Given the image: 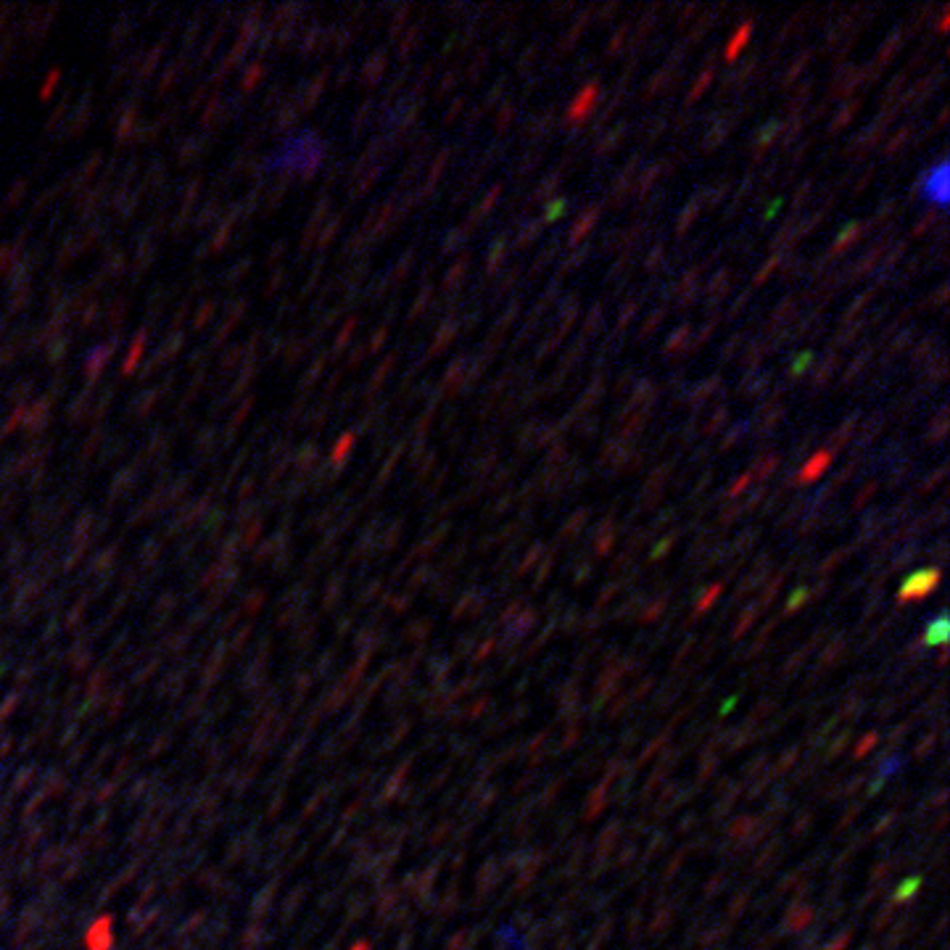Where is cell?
<instances>
[{
	"instance_id": "obj_1",
	"label": "cell",
	"mask_w": 950,
	"mask_h": 950,
	"mask_svg": "<svg viewBox=\"0 0 950 950\" xmlns=\"http://www.w3.org/2000/svg\"><path fill=\"white\" fill-rule=\"evenodd\" d=\"M940 581H943V573H940L937 568L916 570V573H911V576L903 581V586H900V592H898V600L900 602L924 600V597H929V594L935 592L937 586H940Z\"/></svg>"
},
{
	"instance_id": "obj_2",
	"label": "cell",
	"mask_w": 950,
	"mask_h": 950,
	"mask_svg": "<svg viewBox=\"0 0 950 950\" xmlns=\"http://www.w3.org/2000/svg\"><path fill=\"white\" fill-rule=\"evenodd\" d=\"M948 175V161H940L935 169H929V175L924 177V185H921V188H924V196H927L929 201H935L937 206L948 204Z\"/></svg>"
},
{
	"instance_id": "obj_3",
	"label": "cell",
	"mask_w": 950,
	"mask_h": 950,
	"mask_svg": "<svg viewBox=\"0 0 950 950\" xmlns=\"http://www.w3.org/2000/svg\"><path fill=\"white\" fill-rule=\"evenodd\" d=\"M597 95H600V85H597V82L586 85V88L581 90V93L573 98V103L568 106V119L581 122V119L589 117V114L594 111V103H597Z\"/></svg>"
},
{
	"instance_id": "obj_4",
	"label": "cell",
	"mask_w": 950,
	"mask_h": 950,
	"mask_svg": "<svg viewBox=\"0 0 950 950\" xmlns=\"http://www.w3.org/2000/svg\"><path fill=\"white\" fill-rule=\"evenodd\" d=\"M832 462H834V452L832 449H824V452H816L811 457V460L805 462L803 465V470H800V475H797V481L800 483H813L816 481V478H821V475L826 473V470L832 468Z\"/></svg>"
},
{
	"instance_id": "obj_5",
	"label": "cell",
	"mask_w": 950,
	"mask_h": 950,
	"mask_svg": "<svg viewBox=\"0 0 950 950\" xmlns=\"http://www.w3.org/2000/svg\"><path fill=\"white\" fill-rule=\"evenodd\" d=\"M948 639H950L948 615H940L935 623H929V626H927L924 642H927L929 647H945V644H948Z\"/></svg>"
},
{
	"instance_id": "obj_6",
	"label": "cell",
	"mask_w": 950,
	"mask_h": 950,
	"mask_svg": "<svg viewBox=\"0 0 950 950\" xmlns=\"http://www.w3.org/2000/svg\"><path fill=\"white\" fill-rule=\"evenodd\" d=\"M750 35H753V24L750 22H745L742 24V27H739L737 32H734V35H731V40H729V45H726V61H734L739 56V51H742V48H745V43L747 40H750Z\"/></svg>"
},
{
	"instance_id": "obj_7",
	"label": "cell",
	"mask_w": 950,
	"mask_h": 950,
	"mask_svg": "<svg viewBox=\"0 0 950 950\" xmlns=\"http://www.w3.org/2000/svg\"><path fill=\"white\" fill-rule=\"evenodd\" d=\"M594 222H597V209H586V214L578 220V225L573 227V233H570V243L581 241V238L586 235V230H589V225H594Z\"/></svg>"
},
{
	"instance_id": "obj_8",
	"label": "cell",
	"mask_w": 950,
	"mask_h": 950,
	"mask_svg": "<svg viewBox=\"0 0 950 950\" xmlns=\"http://www.w3.org/2000/svg\"><path fill=\"white\" fill-rule=\"evenodd\" d=\"M919 885H921V877H911V879H906V882H903V885L898 887V890H895V903H906V900H911L916 895V890H919Z\"/></svg>"
},
{
	"instance_id": "obj_9",
	"label": "cell",
	"mask_w": 950,
	"mask_h": 950,
	"mask_svg": "<svg viewBox=\"0 0 950 950\" xmlns=\"http://www.w3.org/2000/svg\"><path fill=\"white\" fill-rule=\"evenodd\" d=\"M858 230H861V225H858V222H850L848 230H842L840 241H837V246H834V251H840L842 246H848V243H853V238H855V235H858Z\"/></svg>"
},
{
	"instance_id": "obj_10",
	"label": "cell",
	"mask_w": 950,
	"mask_h": 950,
	"mask_svg": "<svg viewBox=\"0 0 950 950\" xmlns=\"http://www.w3.org/2000/svg\"><path fill=\"white\" fill-rule=\"evenodd\" d=\"M811 362H813V354H811V351H805V354H800V357L795 359V365H792V375H800V373H803V370H808V367H811Z\"/></svg>"
},
{
	"instance_id": "obj_11",
	"label": "cell",
	"mask_w": 950,
	"mask_h": 950,
	"mask_svg": "<svg viewBox=\"0 0 950 950\" xmlns=\"http://www.w3.org/2000/svg\"><path fill=\"white\" fill-rule=\"evenodd\" d=\"M805 600H808V589H795V594H792L790 602H787V613H795Z\"/></svg>"
},
{
	"instance_id": "obj_12",
	"label": "cell",
	"mask_w": 950,
	"mask_h": 950,
	"mask_svg": "<svg viewBox=\"0 0 950 950\" xmlns=\"http://www.w3.org/2000/svg\"><path fill=\"white\" fill-rule=\"evenodd\" d=\"M718 594H721V586H710L708 594H705V597H702L700 605H697V615H700L702 610H708V605H710V602H713V600H716Z\"/></svg>"
},
{
	"instance_id": "obj_13",
	"label": "cell",
	"mask_w": 950,
	"mask_h": 950,
	"mask_svg": "<svg viewBox=\"0 0 950 950\" xmlns=\"http://www.w3.org/2000/svg\"><path fill=\"white\" fill-rule=\"evenodd\" d=\"M710 77H713V69H705V74H702V80L697 82L695 90L689 93V101H695L697 95H702V90H705V85H708V82H710Z\"/></svg>"
},
{
	"instance_id": "obj_14",
	"label": "cell",
	"mask_w": 950,
	"mask_h": 950,
	"mask_svg": "<svg viewBox=\"0 0 950 950\" xmlns=\"http://www.w3.org/2000/svg\"><path fill=\"white\" fill-rule=\"evenodd\" d=\"M565 206H568V201H565V198H560V201H555V204H552V206H549V209H547V220H549V222L557 220V217L563 214Z\"/></svg>"
},
{
	"instance_id": "obj_15",
	"label": "cell",
	"mask_w": 950,
	"mask_h": 950,
	"mask_svg": "<svg viewBox=\"0 0 950 950\" xmlns=\"http://www.w3.org/2000/svg\"><path fill=\"white\" fill-rule=\"evenodd\" d=\"M874 742H877V734H869V737H863L861 747L855 750V758H861V755L866 753V750H871V747H874Z\"/></svg>"
},
{
	"instance_id": "obj_16",
	"label": "cell",
	"mask_w": 950,
	"mask_h": 950,
	"mask_svg": "<svg viewBox=\"0 0 950 950\" xmlns=\"http://www.w3.org/2000/svg\"><path fill=\"white\" fill-rule=\"evenodd\" d=\"M747 483H750V475H742L739 481H734V486H731V491H729L731 497H734V494H739V491H745Z\"/></svg>"
},
{
	"instance_id": "obj_17",
	"label": "cell",
	"mask_w": 950,
	"mask_h": 950,
	"mask_svg": "<svg viewBox=\"0 0 950 950\" xmlns=\"http://www.w3.org/2000/svg\"><path fill=\"white\" fill-rule=\"evenodd\" d=\"M671 541H673V536H671V539H665L663 544H660V547H658V552H652V557H663V555H665V549L671 547Z\"/></svg>"
}]
</instances>
